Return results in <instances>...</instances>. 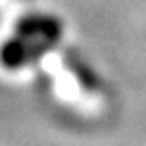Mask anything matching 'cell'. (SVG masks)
Here are the masks:
<instances>
[{
    "label": "cell",
    "mask_w": 146,
    "mask_h": 146,
    "mask_svg": "<svg viewBox=\"0 0 146 146\" xmlns=\"http://www.w3.org/2000/svg\"><path fill=\"white\" fill-rule=\"evenodd\" d=\"M48 49L49 46L44 42H28L20 36H14V38H8L0 46V63L6 69L16 71V69L28 65L30 61L40 59Z\"/></svg>",
    "instance_id": "2"
},
{
    "label": "cell",
    "mask_w": 146,
    "mask_h": 146,
    "mask_svg": "<svg viewBox=\"0 0 146 146\" xmlns=\"http://www.w3.org/2000/svg\"><path fill=\"white\" fill-rule=\"evenodd\" d=\"M63 61H65V67L73 73V77L77 79V83L85 89V91H97L99 89V77L97 73L93 71L77 53H73V51H67L65 53V57H63Z\"/></svg>",
    "instance_id": "3"
},
{
    "label": "cell",
    "mask_w": 146,
    "mask_h": 146,
    "mask_svg": "<svg viewBox=\"0 0 146 146\" xmlns=\"http://www.w3.org/2000/svg\"><path fill=\"white\" fill-rule=\"evenodd\" d=\"M61 30L63 28L59 18L48 14H26L14 26L16 36L28 42H44L49 48H53L61 40Z\"/></svg>",
    "instance_id": "1"
}]
</instances>
